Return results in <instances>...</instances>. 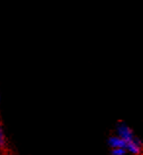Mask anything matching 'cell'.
<instances>
[{"mask_svg":"<svg viewBox=\"0 0 143 155\" xmlns=\"http://www.w3.org/2000/svg\"><path fill=\"white\" fill-rule=\"evenodd\" d=\"M117 133H118V137H120L122 140H124L125 142H128L134 138L132 130H130L128 126L125 125V123H120L118 125Z\"/></svg>","mask_w":143,"mask_h":155,"instance_id":"1","label":"cell"},{"mask_svg":"<svg viewBox=\"0 0 143 155\" xmlns=\"http://www.w3.org/2000/svg\"><path fill=\"white\" fill-rule=\"evenodd\" d=\"M141 147H142V144H141V141L137 138H133L130 141L126 142V145H125V148L128 150L130 153L132 154H139L141 152Z\"/></svg>","mask_w":143,"mask_h":155,"instance_id":"2","label":"cell"},{"mask_svg":"<svg viewBox=\"0 0 143 155\" xmlns=\"http://www.w3.org/2000/svg\"><path fill=\"white\" fill-rule=\"evenodd\" d=\"M109 144L113 148H125L126 142L120 137H111L109 138Z\"/></svg>","mask_w":143,"mask_h":155,"instance_id":"3","label":"cell"},{"mask_svg":"<svg viewBox=\"0 0 143 155\" xmlns=\"http://www.w3.org/2000/svg\"><path fill=\"white\" fill-rule=\"evenodd\" d=\"M125 148H113L112 155H125Z\"/></svg>","mask_w":143,"mask_h":155,"instance_id":"4","label":"cell"},{"mask_svg":"<svg viewBox=\"0 0 143 155\" xmlns=\"http://www.w3.org/2000/svg\"><path fill=\"white\" fill-rule=\"evenodd\" d=\"M4 144H5V134L2 129H0V146H3Z\"/></svg>","mask_w":143,"mask_h":155,"instance_id":"5","label":"cell"}]
</instances>
